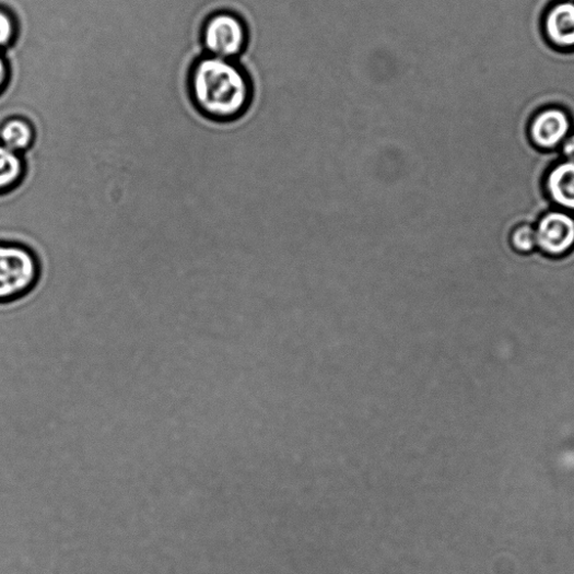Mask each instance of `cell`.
<instances>
[{"mask_svg":"<svg viewBox=\"0 0 574 574\" xmlns=\"http://www.w3.org/2000/svg\"><path fill=\"white\" fill-rule=\"evenodd\" d=\"M195 107L207 119L230 124L250 107L253 86L246 71L235 60L207 56L192 66L189 77Z\"/></svg>","mask_w":574,"mask_h":574,"instance_id":"6da1fadb","label":"cell"},{"mask_svg":"<svg viewBox=\"0 0 574 574\" xmlns=\"http://www.w3.org/2000/svg\"><path fill=\"white\" fill-rule=\"evenodd\" d=\"M42 261L21 243L0 242V303L22 300L42 280Z\"/></svg>","mask_w":574,"mask_h":574,"instance_id":"7a4b0ae2","label":"cell"},{"mask_svg":"<svg viewBox=\"0 0 574 574\" xmlns=\"http://www.w3.org/2000/svg\"><path fill=\"white\" fill-rule=\"evenodd\" d=\"M202 47L209 56L234 60L248 44V28L235 13L220 11L211 15L201 28Z\"/></svg>","mask_w":574,"mask_h":574,"instance_id":"3957f363","label":"cell"},{"mask_svg":"<svg viewBox=\"0 0 574 574\" xmlns=\"http://www.w3.org/2000/svg\"><path fill=\"white\" fill-rule=\"evenodd\" d=\"M537 248L551 257H561L574 247V216L564 210L544 213L536 227Z\"/></svg>","mask_w":574,"mask_h":574,"instance_id":"277c9868","label":"cell"},{"mask_svg":"<svg viewBox=\"0 0 574 574\" xmlns=\"http://www.w3.org/2000/svg\"><path fill=\"white\" fill-rule=\"evenodd\" d=\"M572 122L569 114L559 107L538 113L528 126V140L539 150L552 151L570 136Z\"/></svg>","mask_w":574,"mask_h":574,"instance_id":"5b68a950","label":"cell"},{"mask_svg":"<svg viewBox=\"0 0 574 574\" xmlns=\"http://www.w3.org/2000/svg\"><path fill=\"white\" fill-rule=\"evenodd\" d=\"M543 31L553 47L574 49V2L559 0L544 16Z\"/></svg>","mask_w":574,"mask_h":574,"instance_id":"8992f818","label":"cell"},{"mask_svg":"<svg viewBox=\"0 0 574 574\" xmlns=\"http://www.w3.org/2000/svg\"><path fill=\"white\" fill-rule=\"evenodd\" d=\"M546 188L558 207L574 212V163L564 161L554 165L547 175Z\"/></svg>","mask_w":574,"mask_h":574,"instance_id":"52a82bcc","label":"cell"},{"mask_svg":"<svg viewBox=\"0 0 574 574\" xmlns=\"http://www.w3.org/2000/svg\"><path fill=\"white\" fill-rule=\"evenodd\" d=\"M36 130L31 120L24 116L9 118L0 127V143L8 149L25 155L34 148Z\"/></svg>","mask_w":574,"mask_h":574,"instance_id":"ba28073f","label":"cell"},{"mask_svg":"<svg viewBox=\"0 0 574 574\" xmlns=\"http://www.w3.org/2000/svg\"><path fill=\"white\" fill-rule=\"evenodd\" d=\"M26 176L24 155L15 153L0 143V195L17 189Z\"/></svg>","mask_w":574,"mask_h":574,"instance_id":"9c48e42d","label":"cell"},{"mask_svg":"<svg viewBox=\"0 0 574 574\" xmlns=\"http://www.w3.org/2000/svg\"><path fill=\"white\" fill-rule=\"evenodd\" d=\"M509 241L516 253L531 254L537 248L536 227L529 224H522L513 231Z\"/></svg>","mask_w":574,"mask_h":574,"instance_id":"30bf717a","label":"cell"},{"mask_svg":"<svg viewBox=\"0 0 574 574\" xmlns=\"http://www.w3.org/2000/svg\"><path fill=\"white\" fill-rule=\"evenodd\" d=\"M16 25L13 16L3 10H0V48L9 47L14 40Z\"/></svg>","mask_w":574,"mask_h":574,"instance_id":"8fae6325","label":"cell"},{"mask_svg":"<svg viewBox=\"0 0 574 574\" xmlns=\"http://www.w3.org/2000/svg\"><path fill=\"white\" fill-rule=\"evenodd\" d=\"M561 152L565 161L574 163V132L561 144Z\"/></svg>","mask_w":574,"mask_h":574,"instance_id":"7c38bea8","label":"cell"},{"mask_svg":"<svg viewBox=\"0 0 574 574\" xmlns=\"http://www.w3.org/2000/svg\"><path fill=\"white\" fill-rule=\"evenodd\" d=\"M9 72H8V66L4 61V58L0 56V90L4 86L7 79H8Z\"/></svg>","mask_w":574,"mask_h":574,"instance_id":"4fadbf2b","label":"cell"},{"mask_svg":"<svg viewBox=\"0 0 574 574\" xmlns=\"http://www.w3.org/2000/svg\"><path fill=\"white\" fill-rule=\"evenodd\" d=\"M31 5H32V3H31ZM32 7H33V5H32ZM33 8H34V7H33ZM34 10H35V9H34ZM35 11H36V10H35ZM36 13H37V11H36ZM37 14H38V13H37ZM38 15H39V14H38ZM39 17H40V16H39ZM40 19H42V17H40ZM42 21H43V20H42ZM43 22H44V21H43ZM44 24H46V23H44ZM46 26H47V24H46ZM47 27H48V26H47ZM48 30H49V28H48ZM49 31H50V30H49ZM50 33H51V32H50ZM51 35H52V34H51ZM52 36H54V35H52ZM54 38H55V37H54ZM55 40H56V39H55ZM56 42H57V40H56ZM57 44H58V43H57ZM58 47H59V46H58ZM59 49H60V48H59ZM60 50H61V49H60ZM61 52H62V51H61Z\"/></svg>","mask_w":574,"mask_h":574,"instance_id":"5bb4252c","label":"cell"},{"mask_svg":"<svg viewBox=\"0 0 574 574\" xmlns=\"http://www.w3.org/2000/svg\"><path fill=\"white\" fill-rule=\"evenodd\" d=\"M571 2H574V0H571Z\"/></svg>","mask_w":574,"mask_h":574,"instance_id":"9a60e30c","label":"cell"}]
</instances>
